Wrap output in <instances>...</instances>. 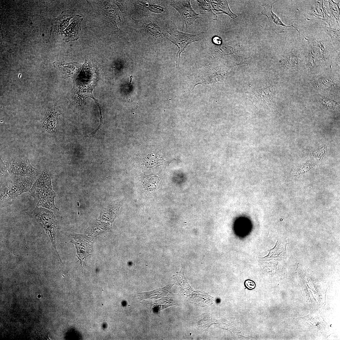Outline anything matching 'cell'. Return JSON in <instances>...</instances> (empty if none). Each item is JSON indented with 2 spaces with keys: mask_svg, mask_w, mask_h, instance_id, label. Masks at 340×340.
Segmentation results:
<instances>
[{
  "mask_svg": "<svg viewBox=\"0 0 340 340\" xmlns=\"http://www.w3.org/2000/svg\"><path fill=\"white\" fill-rule=\"evenodd\" d=\"M51 179L52 176L49 171L44 170L34 182L29 192L37 207L57 212L59 209L56 207L54 202L56 195L53 190Z\"/></svg>",
  "mask_w": 340,
  "mask_h": 340,
  "instance_id": "cell-1",
  "label": "cell"
},
{
  "mask_svg": "<svg viewBox=\"0 0 340 340\" xmlns=\"http://www.w3.org/2000/svg\"><path fill=\"white\" fill-rule=\"evenodd\" d=\"M36 179L29 176L9 175L0 183L1 200L14 199L23 193L29 192Z\"/></svg>",
  "mask_w": 340,
  "mask_h": 340,
  "instance_id": "cell-2",
  "label": "cell"
},
{
  "mask_svg": "<svg viewBox=\"0 0 340 340\" xmlns=\"http://www.w3.org/2000/svg\"><path fill=\"white\" fill-rule=\"evenodd\" d=\"M169 34V40L175 45L178 48L176 54V67H178L181 53L190 44L196 42L201 41L205 36V32L202 31L197 34H191L179 31L176 28H173L167 31Z\"/></svg>",
  "mask_w": 340,
  "mask_h": 340,
  "instance_id": "cell-3",
  "label": "cell"
},
{
  "mask_svg": "<svg viewBox=\"0 0 340 340\" xmlns=\"http://www.w3.org/2000/svg\"><path fill=\"white\" fill-rule=\"evenodd\" d=\"M49 235L52 244L57 252L56 248L55 235L58 228V222L53 213L47 208L36 207L31 213Z\"/></svg>",
  "mask_w": 340,
  "mask_h": 340,
  "instance_id": "cell-4",
  "label": "cell"
},
{
  "mask_svg": "<svg viewBox=\"0 0 340 340\" xmlns=\"http://www.w3.org/2000/svg\"><path fill=\"white\" fill-rule=\"evenodd\" d=\"M3 161L11 175L37 178L40 174L39 170L31 165L30 159L27 157H15L10 160H5Z\"/></svg>",
  "mask_w": 340,
  "mask_h": 340,
  "instance_id": "cell-5",
  "label": "cell"
},
{
  "mask_svg": "<svg viewBox=\"0 0 340 340\" xmlns=\"http://www.w3.org/2000/svg\"><path fill=\"white\" fill-rule=\"evenodd\" d=\"M73 80V87L71 91V94L75 102L78 105H82L86 98H91L94 100L99 109L101 110L100 104L94 97L92 93L93 90L96 85L97 79L87 80L76 79Z\"/></svg>",
  "mask_w": 340,
  "mask_h": 340,
  "instance_id": "cell-6",
  "label": "cell"
},
{
  "mask_svg": "<svg viewBox=\"0 0 340 340\" xmlns=\"http://www.w3.org/2000/svg\"><path fill=\"white\" fill-rule=\"evenodd\" d=\"M168 4L175 9L180 15L182 20L183 31L185 26L186 31H187L190 26L200 18L199 14L192 8L190 0H169Z\"/></svg>",
  "mask_w": 340,
  "mask_h": 340,
  "instance_id": "cell-7",
  "label": "cell"
},
{
  "mask_svg": "<svg viewBox=\"0 0 340 340\" xmlns=\"http://www.w3.org/2000/svg\"><path fill=\"white\" fill-rule=\"evenodd\" d=\"M71 237L72 242L76 249L80 269L82 272L85 262L91 252L92 240L83 234L74 233Z\"/></svg>",
  "mask_w": 340,
  "mask_h": 340,
  "instance_id": "cell-8",
  "label": "cell"
},
{
  "mask_svg": "<svg viewBox=\"0 0 340 340\" xmlns=\"http://www.w3.org/2000/svg\"><path fill=\"white\" fill-rule=\"evenodd\" d=\"M275 88L269 87L248 93L246 97L255 105L269 106L275 103Z\"/></svg>",
  "mask_w": 340,
  "mask_h": 340,
  "instance_id": "cell-9",
  "label": "cell"
},
{
  "mask_svg": "<svg viewBox=\"0 0 340 340\" xmlns=\"http://www.w3.org/2000/svg\"><path fill=\"white\" fill-rule=\"evenodd\" d=\"M60 113V110L57 105H49L41 120L42 128L49 133L55 132L58 127V118Z\"/></svg>",
  "mask_w": 340,
  "mask_h": 340,
  "instance_id": "cell-10",
  "label": "cell"
},
{
  "mask_svg": "<svg viewBox=\"0 0 340 340\" xmlns=\"http://www.w3.org/2000/svg\"><path fill=\"white\" fill-rule=\"evenodd\" d=\"M277 1L271 2L262 5L264 9L261 13L263 14L267 17L269 25L272 30L275 33H277L285 32L287 28L290 27L292 26L296 28L293 25L287 26L283 24L279 17L272 11V5Z\"/></svg>",
  "mask_w": 340,
  "mask_h": 340,
  "instance_id": "cell-11",
  "label": "cell"
},
{
  "mask_svg": "<svg viewBox=\"0 0 340 340\" xmlns=\"http://www.w3.org/2000/svg\"><path fill=\"white\" fill-rule=\"evenodd\" d=\"M317 166V164L313 161H308L299 162L290 173L288 181L298 180L313 171Z\"/></svg>",
  "mask_w": 340,
  "mask_h": 340,
  "instance_id": "cell-12",
  "label": "cell"
},
{
  "mask_svg": "<svg viewBox=\"0 0 340 340\" xmlns=\"http://www.w3.org/2000/svg\"><path fill=\"white\" fill-rule=\"evenodd\" d=\"M82 17L76 15L72 20L71 24L63 31L62 39L66 42L76 40L78 39L81 30Z\"/></svg>",
  "mask_w": 340,
  "mask_h": 340,
  "instance_id": "cell-13",
  "label": "cell"
},
{
  "mask_svg": "<svg viewBox=\"0 0 340 340\" xmlns=\"http://www.w3.org/2000/svg\"><path fill=\"white\" fill-rule=\"evenodd\" d=\"M53 64L54 67L59 70L62 77L64 78L70 77L74 79L78 75L81 67V65L76 63H59L54 61Z\"/></svg>",
  "mask_w": 340,
  "mask_h": 340,
  "instance_id": "cell-14",
  "label": "cell"
},
{
  "mask_svg": "<svg viewBox=\"0 0 340 340\" xmlns=\"http://www.w3.org/2000/svg\"><path fill=\"white\" fill-rule=\"evenodd\" d=\"M121 206L122 203L119 202L104 207L101 211L98 219L112 224L114 220L118 214L119 211Z\"/></svg>",
  "mask_w": 340,
  "mask_h": 340,
  "instance_id": "cell-15",
  "label": "cell"
},
{
  "mask_svg": "<svg viewBox=\"0 0 340 340\" xmlns=\"http://www.w3.org/2000/svg\"><path fill=\"white\" fill-rule=\"evenodd\" d=\"M112 224L108 222L101 221L98 218L92 221L87 229L86 233L90 236L97 235L109 230Z\"/></svg>",
  "mask_w": 340,
  "mask_h": 340,
  "instance_id": "cell-16",
  "label": "cell"
},
{
  "mask_svg": "<svg viewBox=\"0 0 340 340\" xmlns=\"http://www.w3.org/2000/svg\"><path fill=\"white\" fill-rule=\"evenodd\" d=\"M209 1L213 11L217 15L224 14H228L233 19L237 17V16L230 10L226 0Z\"/></svg>",
  "mask_w": 340,
  "mask_h": 340,
  "instance_id": "cell-17",
  "label": "cell"
},
{
  "mask_svg": "<svg viewBox=\"0 0 340 340\" xmlns=\"http://www.w3.org/2000/svg\"><path fill=\"white\" fill-rule=\"evenodd\" d=\"M198 6L199 12L204 17L210 18L213 20L217 19V15L213 12L209 0H196Z\"/></svg>",
  "mask_w": 340,
  "mask_h": 340,
  "instance_id": "cell-18",
  "label": "cell"
},
{
  "mask_svg": "<svg viewBox=\"0 0 340 340\" xmlns=\"http://www.w3.org/2000/svg\"><path fill=\"white\" fill-rule=\"evenodd\" d=\"M287 243L286 241H278L274 248L270 251L269 257L271 259H281L286 258L287 256L286 247Z\"/></svg>",
  "mask_w": 340,
  "mask_h": 340,
  "instance_id": "cell-19",
  "label": "cell"
},
{
  "mask_svg": "<svg viewBox=\"0 0 340 340\" xmlns=\"http://www.w3.org/2000/svg\"><path fill=\"white\" fill-rule=\"evenodd\" d=\"M327 146L326 144L323 143L311 148L308 151V154L314 158L320 161L327 155Z\"/></svg>",
  "mask_w": 340,
  "mask_h": 340,
  "instance_id": "cell-20",
  "label": "cell"
},
{
  "mask_svg": "<svg viewBox=\"0 0 340 340\" xmlns=\"http://www.w3.org/2000/svg\"><path fill=\"white\" fill-rule=\"evenodd\" d=\"M330 37L336 50L340 52V29H336L325 26L324 27Z\"/></svg>",
  "mask_w": 340,
  "mask_h": 340,
  "instance_id": "cell-21",
  "label": "cell"
},
{
  "mask_svg": "<svg viewBox=\"0 0 340 340\" xmlns=\"http://www.w3.org/2000/svg\"><path fill=\"white\" fill-rule=\"evenodd\" d=\"M2 159H0V183L3 182L9 174Z\"/></svg>",
  "mask_w": 340,
  "mask_h": 340,
  "instance_id": "cell-22",
  "label": "cell"
},
{
  "mask_svg": "<svg viewBox=\"0 0 340 340\" xmlns=\"http://www.w3.org/2000/svg\"><path fill=\"white\" fill-rule=\"evenodd\" d=\"M212 42L216 45H220L222 42L221 38L218 36H215L212 38Z\"/></svg>",
  "mask_w": 340,
  "mask_h": 340,
  "instance_id": "cell-23",
  "label": "cell"
},
{
  "mask_svg": "<svg viewBox=\"0 0 340 340\" xmlns=\"http://www.w3.org/2000/svg\"><path fill=\"white\" fill-rule=\"evenodd\" d=\"M77 206H78V215H79V213H79V202H77Z\"/></svg>",
  "mask_w": 340,
  "mask_h": 340,
  "instance_id": "cell-24",
  "label": "cell"
}]
</instances>
